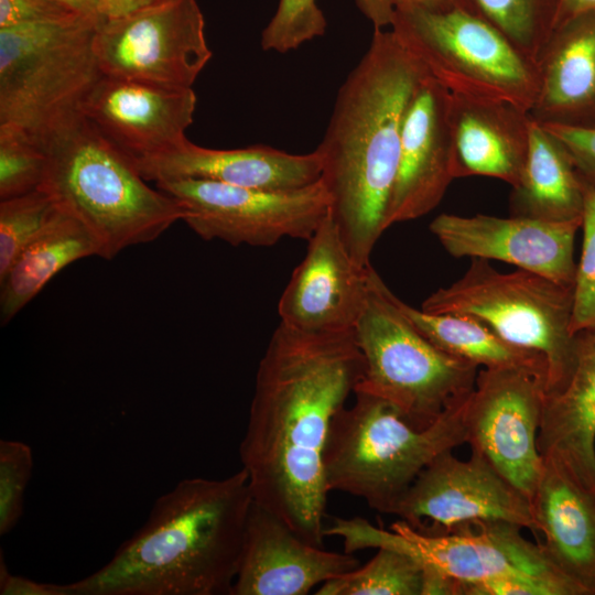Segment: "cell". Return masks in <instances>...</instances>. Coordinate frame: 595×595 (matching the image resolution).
<instances>
[{
	"instance_id": "6da1fadb",
	"label": "cell",
	"mask_w": 595,
	"mask_h": 595,
	"mask_svg": "<svg viewBox=\"0 0 595 595\" xmlns=\"http://www.w3.org/2000/svg\"><path fill=\"white\" fill-rule=\"evenodd\" d=\"M364 370L354 329L311 333L281 323L258 365L239 445L241 468L253 501L316 547L326 538L331 426Z\"/></svg>"
},
{
	"instance_id": "7a4b0ae2",
	"label": "cell",
	"mask_w": 595,
	"mask_h": 595,
	"mask_svg": "<svg viewBox=\"0 0 595 595\" xmlns=\"http://www.w3.org/2000/svg\"><path fill=\"white\" fill-rule=\"evenodd\" d=\"M428 74L391 29H374L366 53L337 93L316 148L329 213L360 266L370 264L387 229L404 115Z\"/></svg>"
},
{
	"instance_id": "3957f363",
	"label": "cell",
	"mask_w": 595,
	"mask_h": 595,
	"mask_svg": "<svg viewBox=\"0 0 595 595\" xmlns=\"http://www.w3.org/2000/svg\"><path fill=\"white\" fill-rule=\"evenodd\" d=\"M253 499L247 473L185 478L69 595H230Z\"/></svg>"
},
{
	"instance_id": "277c9868",
	"label": "cell",
	"mask_w": 595,
	"mask_h": 595,
	"mask_svg": "<svg viewBox=\"0 0 595 595\" xmlns=\"http://www.w3.org/2000/svg\"><path fill=\"white\" fill-rule=\"evenodd\" d=\"M45 190L58 207L79 219L96 238L104 259L155 240L185 210L154 190L136 165L105 140L82 113L48 134Z\"/></svg>"
},
{
	"instance_id": "5b68a950",
	"label": "cell",
	"mask_w": 595,
	"mask_h": 595,
	"mask_svg": "<svg viewBox=\"0 0 595 595\" xmlns=\"http://www.w3.org/2000/svg\"><path fill=\"white\" fill-rule=\"evenodd\" d=\"M353 394L354 402L331 426L324 453L326 486L391 515L424 467L466 443L464 403L418 430L386 399L361 390Z\"/></svg>"
},
{
	"instance_id": "8992f818",
	"label": "cell",
	"mask_w": 595,
	"mask_h": 595,
	"mask_svg": "<svg viewBox=\"0 0 595 595\" xmlns=\"http://www.w3.org/2000/svg\"><path fill=\"white\" fill-rule=\"evenodd\" d=\"M354 335L365 363L355 390L386 399L418 430L463 404L475 387L479 367L432 344L372 267Z\"/></svg>"
},
{
	"instance_id": "52a82bcc",
	"label": "cell",
	"mask_w": 595,
	"mask_h": 595,
	"mask_svg": "<svg viewBox=\"0 0 595 595\" xmlns=\"http://www.w3.org/2000/svg\"><path fill=\"white\" fill-rule=\"evenodd\" d=\"M101 20L78 14L0 29V125L43 143L80 113L102 75L95 47Z\"/></svg>"
},
{
	"instance_id": "ba28073f",
	"label": "cell",
	"mask_w": 595,
	"mask_h": 595,
	"mask_svg": "<svg viewBox=\"0 0 595 595\" xmlns=\"http://www.w3.org/2000/svg\"><path fill=\"white\" fill-rule=\"evenodd\" d=\"M389 29L451 94L505 101L530 112L539 89L537 60L472 7L394 8Z\"/></svg>"
},
{
	"instance_id": "9c48e42d",
	"label": "cell",
	"mask_w": 595,
	"mask_h": 595,
	"mask_svg": "<svg viewBox=\"0 0 595 595\" xmlns=\"http://www.w3.org/2000/svg\"><path fill=\"white\" fill-rule=\"evenodd\" d=\"M421 310L476 317L508 343L539 353L547 361V393L563 387L574 363L571 332L573 286L526 270L497 271L472 258L455 282L430 294Z\"/></svg>"
},
{
	"instance_id": "30bf717a",
	"label": "cell",
	"mask_w": 595,
	"mask_h": 595,
	"mask_svg": "<svg viewBox=\"0 0 595 595\" xmlns=\"http://www.w3.org/2000/svg\"><path fill=\"white\" fill-rule=\"evenodd\" d=\"M156 187L185 210L188 227L205 240L271 247L283 238L309 240L329 214L321 180L292 191H264L213 181L173 178Z\"/></svg>"
},
{
	"instance_id": "8fae6325",
	"label": "cell",
	"mask_w": 595,
	"mask_h": 595,
	"mask_svg": "<svg viewBox=\"0 0 595 595\" xmlns=\"http://www.w3.org/2000/svg\"><path fill=\"white\" fill-rule=\"evenodd\" d=\"M102 74L192 87L212 58L196 0H169L100 21L95 39Z\"/></svg>"
},
{
	"instance_id": "7c38bea8",
	"label": "cell",
	"mask_w": 595,
	"mask_h": 595,
	"mask_svg": "<svg viewBox=\"0 0 595 595\" xmlns=\"http://www.w3.org/2000/svg\"><path fill=\"white\" fill-rule=\"evenodd\" d=\"M545 386V376L530 369L483 368L463 409L472 451L530 501L543 465L538 435Z\"/></svg>"
},
{
	"instance_id": "4fadbf2b",
	"label": "cell",
	"mask_w": 595,
	"mask_h": 595,
	"mask_svg": "<svg viewBox=\"0 0 595 595\" xmlns=\"http://www.w3.org/2000/svg\"><path fill=\"white\" fill-rule=\"evenodd\" d=\"M391 515L430 536L487 521H505L534 532L530 499L474 451L467 461L456 458L452 451L435 457Z\"/></svg>"
},
{
	"instance_id": "5bb4252c",
	"label": "cell",
	"mask_w": 595,
	"mask_h": 595,
	"mask_svg": "<svg viewBox=\"0 0 595 595\" xmlns=\"http://www.w3.org/2000/svg\"><path fill=\"white\" fill-rule=\"evenodd\" d=\"M401 537L400 550L458 583L467 585L501 577H526L548 585L554 595H583L545 556L541 547L505 521L478 522L444 534H423L402 520L390 527Z\"/></svg>"
},
{
	"instance_id": "9a60e30c",
	"label": "cell",
	"mask_w": 595,
	"mask_h": 595,
	"mask_svg": "<svg viewBox=\"0 0 595 595\" xmlns=\"http://www.w3.org/2000/svg\"><path fill=\"white\" fill-rule=\"evenodd\" d=\"M196 104L192 87L102 74L80 113L137 167L186 139Z\"/></svg>"
},
{
	"instance_id": "2e32d148",
	"label": "cell",
	"mask_w": 595,
	"mask_h": 595,
	"mask_svg": "<svg viewBox=\"0 0 595 595\" xmlns=\"http://www.w3.org/2000/svg\"><path fill=\"white\" fill-rule=\"evenodd\" d=\"M582 218L549 221L528 217H497L485 214H440L430 224L447 253L499 260L521 270L574 286L576 263L574 239Z\"/></svg>"
},
{
	"instance_id": "e0dca14e",
	"label": "cell",
	"mask_w": 595,
	"mask_h": 595,
	"mask_svg": "<svg viewBox=\"0 0 595 595\" xmlns=\"http://www.w3.org/2000/svg\"><path fill=\"white\" fill-rule=\"evenodd\" d=\"M307 242L279 300V323L311 333L353 331L367 299L372 266H360L353 258L331 213Z\"/></svg>"
},
{
	"instance_id": "ac0fdd59",
	"label": "cell",
	"mask_w": 595,
	"mask_h": 595,
	"mask_svg": "<svg viewBox=\"0 0 595 595\" xmlns=\"http://www.w3.org/2000/svg\"><path fill=\"white\" fill-rule=\"evenodd\" d=\"M452 94L429 74L408 105L386 227L414 220L442 201L453 174Z\"/></svg>"
},
{
	"instance_id": "d6986e66",
	"label": "cell",
	"mask_w": 595,
	"mask_h": 595,
	"mask_svg": "<svg viewBox=\"0 0 595 595\" xmlns=\"http://www.w3.org/2000/svg\"><path fill=\"white\" fill-rule=\"evenodd\" d=\"M357 566L359 560L353 553L306 542L253 501L230 595H306Z\"/></svg>"
},
{
	"instance_id": "ffe728a7",
	"label": "cell",
	"mask_w": 595,
	"mask_h": 595,
	"mask_svg": "<svg viewBox=\"0 0 595 595\" xmlns=\"http://www.w3.org/2000/svg\"><path fill=\"white\" fill-rule=\"evenodd\" d=\"M147 181L173 178L213 181L232 186L292 191L321 180L322 159L315 149L289 153L258 144L237 149H210L187 138L173 149L137 165Z\"/></svg>"
},
{
	"instance_id": "44dd1931",
	"label": "cell",
	"mask_w": 595,
	"mask_h": 595,
	"mask_svg": "<svg viewBox=\"0 0 595 595\" xmlns=\"http://www.w3.org/2000/svg\"><path fill=\"white\" fill-rule=\"evenodd\" d=\"M542 457L531 500L538 544L583 595H595V494L558 457Z\"/></svg>"
},
{
	"instance_id": "7402d4cb",
	"label": "cell",
	"mask_w": 595,
	"mask_h": 595,
	"mask_svg": "<svg viewBox=\"0 0 595 595\" xmlns=\"http://www.w3.org/2000/svg\"><path fill=\"white\" fill-rule=\"evenodd\" d=\"M532 117L512 104L452 94L455 178L487 176L515 186L523 172Z\"/></svg>"
},
{
	"instance_id": "603a6c76",
	"label": "cell",
	"mask_w": 595,
	"mask_h": 595,
	"mask_svg": "<svg viewBox=\"0 0 595 595\" xmlns=\"http://www.w3.org/2000/svg\"><path fill=\"white\" fill-rule=\"evenodd\" d=\"M537 63L531 117L541 123L595 127V11L554 29Z\"/></svg>"
},
{
	"instance_id": "cb8c5ba5",
	"label": "cell",
	"mask_w": 595,
	"mask_h": 595,
	"mask_svg": "<svg viewBox=\"0 0 595 595\" xmlns=\"http://www.w3.org/2000/svg\"><path fill=\"white\" fill-rule=\"evenodd\" d=\"M538 450L595 494V329L574 333L573 367L563 387L545 394Z\"/></svg>"
},
{
	"instance_id": "d4e9b609",
	"label": "cell",
	"mask_w": 595,
	"mask_h": 595,
	"mask_svg": "<svg viewBox=\"0 0 595 595\" xmlns=\"http://www.w3.org/2000/svg\"><path fill=\"white\" fill-rule=\"evenodd\" d=\"M511 188V216L549 221L583 216L584 180L562 142L533 118L526 165Z\"/></svg>"
},
{
	"instance_id": "484cf974",
	"label": "cell",
	"mask_w": 595,
	"mask_h": 595,
	"mask_svg": "<svg viewBox=\"0 0 595 595\" xmlns=\"http://www.w3.org/2000/svg\"><path fill=\"white\" fill-rule=\"evenodd\" d=\"M99 245L76 217L58 208L0 279L1 324L10 322L45 284L71 263L99 257Z\"/></svg>"
},
{
	"instance_id": "4316f807",
	"label": "cell",
	"mask_w": 595,
	"mask_h": 595,
	"mask_svg": "<svg viewBox=\"0 0 595 595\" xmlns=\"http://www.w3.org/2000/svg\"><path fill=\"white\" fill-rule=\"evenodd\" d=\"M398 304L432 344L451 356L485 369L524 368L547 378L548 367L542 355L508 343L476 317L426 313L399 298Z\"/></svg>"
},
{
	"instance_id": "83f0119b",
	"label": "cell",
	"mask_w": 595,
	"mask_h": 595,
	"mask_svg": "<svg viewBox=\"0 0 595 595\" xmlns=\"http://www.w3.org/2000/svg\"><path fill=\"white\" fill-rule=\"evenodd\" d=\"M423 564L405 551L379 548L363 566L332 578L316 595H421Z\"/></svg>"
},
{
	"instance_id": "f1b7e54d",
	"label": "cell",
	"mask_w": 595,
	"mask_h": 595,
	"mask_svg": "<svg viewBox=\"0 0 595 595\" xmlns=\"http://www.w3.org/2000/svg\"><path fill=\"white\" fill-rule=\"evenodd\" d=\"M472 8L537 60L554 30L556 0H468Z\"/></svg>"
},
{
	"instance_id": "f546056e",
	"label": "cell",
	"mask_w": 595,
	"mask_h": 595,
	"mask_svg": "<svg viewBox=\"0 0 595 595\" xmlns=\"http://www.w3.org/2000/svg\"><path fill=\"white\" fill-rule=\"evenodd\" d=\"M58 208L43 188L0 201V279Z\"/></svg>"
},
{
	"instance_id": "4dcf8cb0",
	"label": "cell",
	"mask_w": 595,
	"mask_h": 595,
	"mask_svg": "<svg viewBox=\"0 0 595 595\" xmlns=\"http://www.w3.org/2000/svg\"><path fill=\"white\" fill-rule=\"evenodd\" d=\"M46 167L42 143L21 129L0 125V201L41 188Z\"/></svg>"
},
{
	"instance_id": "1f68e13d",
	"label": "cell",
	"mask_w": 595,
	"mask_h": 595,
	"mask_svg": "<svg viewBox=\"0 0 595 595\" xmlns=\"http://www.w3.org/2000/svg\"><path fill=\"white\" fill-rule=\"evenodd\" d=\"M325 30L326 19L316 0H279L260 44L263 51L288 53L322 36Z\"/></svg>"
},
{
	"instance_id": "d6a6232c",
	"label": "cell",
	"mask_w": 595,
	"mask_h": 595,
	"mask_svg": "<svg viewBox=\"0 0 595 595\" xmlns=\"http://www.w3.org/2000/svg\"><path fill=\"white\" fill-rule=\"evenodd\" d=\"M33 469L31 447L21 441H0V536L20 521Z\"/></svg>"
},
{
	"instance_id": "836d02e7",
	"label": "cell",
	"mask_w": 595,
	"mask_h": 595,
	"mask_svg": "<svg viewBox=\"0 0 595 595\" xmlns=\"http://www.w3.org/2000/svg\"><path fill=\"white\" fill-rule=\"evenodd\" d=\"M583 249L573 286L572 334L595 329V191L585 183Z\"/></svg>"
},
{
	"instance_id": "e575fe53",
	"label": "cell",
	"mask_w": 595,
	"mask_h": 595,
	"mask_svg": "<svg viewBox=\"0 0 595 595\" xmlns=\"http://www.w3.org/2000/svg\"><path fill=\"white\" fill-rule=\"evenodd\" d=\"M78 14L60 0H0V29L55 22Z\"/></svg>"
},
{
	"instance_id": "d590c367",
	"label": "cell",
	"mask_w": 595,
	"mask_h": 595,
	"mask_svg": "<svg viewBox=\"0 0 595 595\" xmlns=\"http://www.w3.org/2000/svg\"><path fill=\"white\" fill-rule=\"evenodd\" d=\"M542 125L562 142L584 182L595 191V127Z\"/></svg>"
},
{
	"instance_id": "8d00e7d4",
	"label": "cell",
	"mask_w": 595,
	"mask_h": 595,
	"mask_svg": "<svg viewBox=\"0 0 595 595\" xmlns=\"http://www.w3.org/2000/svg\"><path fill=\"white\" fill-rule=\"evenodd\" d=\"M0 594L1 595H69L65 584L43 583L32 578L11 574L0 555Z\"/></svg>"
},
{
	"instance_id": "74e56055",
	"label": "cell",
	"mask_w": 595,
	"mask_h": 595,
	"mask_svg": "<svg viewBox=\"0 0 595 595\" xmlns=\"http://www.w3.org/2000/svg\"><path fill=\"white\" fill-rule=\"evenodd\" d=\"M421 595H458V583L442 571L423 564Z\"/></svg>"
},
{
	"instance_id": "f35d334b",
	"label": "cell",
	"mask_w": 595,
	"mask_h": 595,
	"mask_svg": "<svg viewBox=\"0 0 595 595\" xmlns=\"http://www.w3.org/2000/svg\"><path fill=\"white\" fill-rule=\"evenodd\" d=\"M360 12L372 23L374 29H389L393 21L392 0H355Z\"/></svg>"
},
{
	"instance_id": "ab89813d",
	"label": "cell",
	"mask_w": 595,
	"mask_h": 595,
	"mask_svg": "<svg viewBox=\"0 0 595 595\" xmlns=\"http://www.w3.org/2000/svg\"><path fill=\"white\" fill-rule=\"evenodd\" d=\"M592 11H595V0H556L554 29L577 15Z\"/></svg>"
},
{
	"instance_id": "60d3db41",
	"label": "cell",
	"mask_w": 595,
	"mask_h": 595,
	"mask_svg": "<svg viewBox=\"0 0 595 595\" xmlns=\"http://www.w3.org/2000/svg\"><path fill=\"white\" fill-rule=\"evenodd\" d=\"M169 0H101L106 18H117Z\"/></svg>"
},
{
	"instance_id": "b9f144b4",
	"label": "cell",
	"mask_w": 595,
	"mask_h": 595,
	"mask_svg": "<svg viewBox=\"0 0 595 595\" xmlns=\"http://www.w3.org/2000/svg\"><path fill=\"white\" fill-rule=\"evenodd\" d=\"M394 8H421L425 10H442L455 4L469 6L468 0H392Z\"/></svg>"
},
{
	"instance_id": "7bdbcfd3",
	"label": "cell",
	"mask_w": 595,
	"mask_h": 595,
	"mask_svg": "<svg viewBox=\"0 0 595 595\" xmlns=\"http://www.w3.org/2000/svg\"><path fill=\"white\" fill-rule=\"evenodd\" d=\"M79 14L104 19L101 0H60Z\"/></svg>"
}]
</instances>
